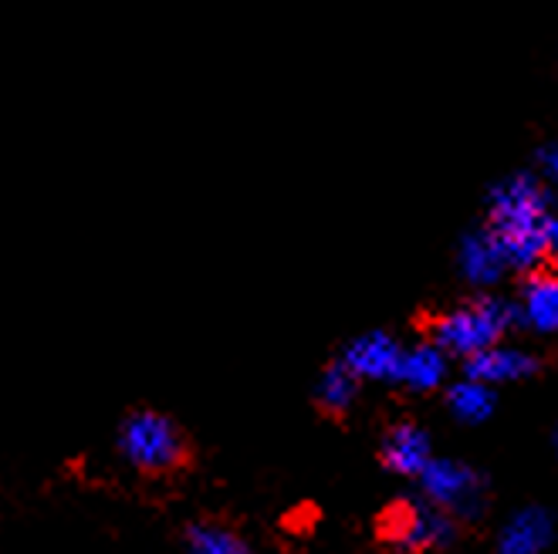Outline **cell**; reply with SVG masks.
<instances>
[{"label": "cell", "instance_id": "cell-7", "mask_svg": "<svg viewBox=\"0 0 558 554\" xmlns=\"http://www.w3.org/2000/svg\"><path fill=\"white\" fill-rule=\"evenodd\" d=\"M434 460V446L426 430H420L416 422H397L386 436H383V464L400 473V477H420Z\"/></svg>", "mask_w": 558, "mask_h": 554}, {"label": "cell", "instance_id": "cell-1", "mask_svg": "<svg viewBox=\"0 0 558 554\" xmlns=\"http://www.w3.org/2000/svg\"><path fill=\"white\" fill-rule=\"evenodd\" d=\"M487 213H490L487 231L495 234V241L505 254V264L514 271H532L548 250V244H545V220H548L545 186L529 173L508 176L490 189Z\"/></svg>", "mask_w": 558, "mask_h": 554}, {"label": "cell", "instance_id": "cell-2", "mask_svg": "<svg viewBox=\"0 0 558 554\" xmlns=\"http://www.w3.org/2000/svg\"><path fill=\"white\" fill-rule=\"evenodd\" d=\"M116 446L129 467L149 477H167L186 464V436L167 413L136 409L119 422Z\"/></svg>", "mask_w": 558, "mask_h": 554}, {"label": "cell", "instance_id": "cell-4", "mask_svg": "<svg viewBox=\"0 0 558 554\" xmlns=\"http://www.w3.org/2000/svg\"><path fill=\"white\" fill-rule=\"evenodd\" d=\"M453 534H457L453 514L430 501L397 507L386 517V538L403 554H423V551L444 547L453 541Z\"/></svg>", "mask_w": 558, "mask_h": 554}, {"label": "cell", "instance_id": "cell-15", "mask_svg": "<svg viewBox=\"0 0 558 554\" xmlns=\"http://www.w3.org/2000/svg\"><path fill=\"white\" fill-rule=\"evenodd\" d=\"M355 393H359V379L342 362L328 366L318 379V406L328 413H345L355 403Z\"/></svg>", "mask_w": 558, "mask_h": 554}, {"label": "cell", "instance_id": "cell-11", "mask_svg": "<svg viewBox=\"0 0 558 554\" xmlns=\"http://www.w3.org/2000/svg\"><path fill=\"white\" fill-rule=\"evenodd\" d=\"M457 264H461V274L471 284H481V287L495 284L501 278V271L508 268L505 254H501V247L490 231H471L461 241V250H457Z\"/></svg>", "mask_w": 558, "mask_h": 554}, {"label": "cell", "instance_id": "cell-19", "mask_svg": "<svg viewBox=\"0 0 558 554\" xmlns=\"http://www.w3.org/2000/svg\"><path fill=\"white\" fill-rule=\"evenodd\" d=\"M555 453H558V430H555Z\"/></svg>", "mask_w": 558, "mask_h": 554}, {"label": "cell", "instance_id": "cell-9", "mask_svg": "<svg viewBox=\"0 0 558 554\" xmlns=\"http://www.w3.org/2000/svg\"><path fill=\"white\" fill-rule=\"evenodd\" d=\"M555 534L551 514L542 507H521L514 510L505 528L498 531L495 554H542Z\"/></svg>", "mask_w": 558, "mask_h": 554}, {"label": "cell", "instance_id": "cell-13", "mask_svg": "<svg viewBox=\"0 0 558 554\" xmlns=\"http://www.w3.org/2000/svg\"><path fill=\"white\" fill-rule=\"evenodd\" d=\"M186 554H257V551L231 528L196 520V525L186 528Z\"/></svg>", "mask_w": 558, "mask_h": 554}, {"label": "cell", "instance_id": "cell-18", "mask_svg": "<svg viewBox=\"0 0 558 554\" xmlns=\"http://www.w3.org/2000/svg\"><path fill=\"white\" fill-rule=\"evenodd\" d=\"M555 278H558V254H555Z\"/></svg>", "mask_w": 558, "mask_h": 554}, {"label": "cell", "instance_id": "cell-6", "mask_svg": "<svg viewBox=\"0 0 558 554\" xmlns=\"http://www.w3.org/2000/svg\"><path fill=\"white\" fill-rule=\"evenodd\" d=\"M400 362H403V345L386 332L359 335L342 352V366L355 379H369V382H397Z\"/></svg>", "mask_w": 558, "mask_h": 554}, {"label": "cell", "instance_id": "cell-16", "mask_svg": "<svg viewBox=\"0 0 558 554\" xmlns=\"http://www.w3.org/2000/svg\"><path fill=\"white\" fill-rule=\"evenodd\" d=\"M538 162H542V170H545V176H548L551 183H558V146L545 149V152L538 156Z\"/></svg>", "mask_w": 558, "mask_h": 554}, {"label": "cell", "instance_id": "cell-12", "mask_svg": "<svg viewBox=\"0 0 558 554\" xmlns=\"http://www.w3.org/2000/svg\"><path fill=\"white\" fill-rule=\"evenodd\" d=\"M444 379H447V352L437 342L403 348L397 382L407 385L410 393H430V389H437Z\"/></svg>", "mask_w": 558, "mask_h": 554}, {"label": "cell", "instance_id": "cell-3", "mask_svg": "<svg viewBox=\"0 0 558 554\" xmlns=\"http://www.w3.org/2000/svg\"><path fill=\"white\" fill-rule=\"evenodd\" d=\"M518 321V308L498 298H477L464 308H453L434 321V342L457 358H471L490 345L505 342L511 324Z\"/></svg>", "mask_w": 558, "mask_h": 554}, {"label": "cell", "instance_id": "cell-14", "mask_svg": "<svg viewBox=\"0 0 558 554\" xmlns=\"http://www.w3.org/2000/svg\"><path fill=\"white\" fill-rule=\"evenodd\" d=\"M447 406L450 413L461 419V422H484L490 413H495V393H490V385L477 382V379H461L457 385H450L447 393Z\"/></svg>", "mask_w": 558, "mask_h": 554}, {"label": "cell", "instance_id": "cell-10", "mask_svg": "<svg viewBox=\"0 0 558 554\" xmlns=\"http://www.w3.org/2000/svg\"><path fill=\"white\" fill-rule=\"evenodd\" d=\"M518 318L529 324L538 335H555L558 332V278L551 274H532L521 287L518 298Z\"/></svg>", "mask_w": 558, "mask_h": 554}, {"label": "cell", "instance_id": "cell-5", "mask_svg": "<svg viewBox=\"0 0 558 554\" xmlns=\"http://www.w3.org/2000/svg\"><path fill=\"white\" fill-rule=\"evenodd\" d=\"M420 491L423 497L450 510L453 517H471L481 510V501H484V480L474 467L461 464V460H430L420 477Z\"/></svg>", "mask_w": 558, "mask_h": 554}, {"label": "cell", "instance_id": "cell-8", "mask_svg": "<svg viewBox=\"0 0 558 554\" xmlns=\"http://www.w3.org/2000/svg\"><path fill=\"white\" fill-rule=\"evenodd\" d=\"M464 372H468V379H477L484 385H508L518 379H529L535 372V358L514 345L498 342V345L464 358Z\"/></svg>", "mask_w": 558, "mask_h": 554}, {"label": "cell", "instance_id": "cell-17", "mask_svg": "<svg viewBox=\"0 0 558 554\" xmlns=\"http://www.w3.org/2000/svg\"><path fill=\"white\" fill-rule=\"evenodd\" d=\"M545 244H548V250L558 254V217L555 213H548V220H545Z\"/></svg>", "mask_w": 558, "mask_h": 554}]
</instances>
